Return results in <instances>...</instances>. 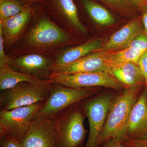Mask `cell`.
Instances as JSON below:
<instances>
[{
  "instance_id": "cell-7",
  "label": "cell",
  "mask_w": 147,
  "mask_h": 147,
  "mask_svg": "<svg viewBox=\"0 0 147 147\" xmlns=\"http://www.w3.org/2000/svg\"><path fill=\"white\" fill-rule=\"evenodd\" d=\"M51 84H59L77 89L102 86L121 89L123 85L108 71L74 74L53 73L49 78Z\"/></svg>"
},
{
  "instance_id": "cell-16",
  "label": "cell",
  "mask_w": 147,
  "mask_h": 147,
  "mask_svg": "<svg viewBox=\"0 0 147 147\" xmlns=\"http://www.w3.org/2000/svg\"><path fill=\"white\" fill-rule=\"evenodd\" d=\"M103 45L104 43L101 40L92 39L77 46L65 48L59 52L54 57V67L72 63L101 50Z\"/></svg>"
},
{
  "instance_id": "cell-26",
  "label": "cell",
  "mask_w": 147,
  "mask_h": 147,
  "mask_svg": "<svg viewBox=\"0 0 147 147\" xmlns=\"http://www.w3.org/2000/svg\"><path fill=\"white\" fill-rule=\"evenodd\" d=\"M137 64L139 66L144 77L146 88L147 90V50L139 58Z\"/></svg>"
},
{
  "instance_id": "cell-19",
  "label": "cell",
  "mask_w": 147,
  "mask_h": 147,
  "mask_svg": "<svg viewBox=\"0 0 147 147\" xmlns=\"http://www.w3.org/2000/svg\"><path fill=\"white\" fill-rule=\"evenodd\" d=\"M80 1L88 15L96 24L107 26L115 23L112 13L102 6L92 0H80Z\"/></svg>"
},
{
  "instance_id": "cell-29",
  "label": "cell",
  "mask_w": 147,
  "mask_h": 147,
  "mask_svg": "<svg viewBox=\"0 0 147 147\" xmlns=\"http://www.w3.org/2000/svg\"><path fill=\"white\" fill-rule=\"evenodd\" d=\"M103 147H127L123 144V142L116 139H111L105 143Z\"/></svg>"
},
{
  "instance_id": "cell-14",
  "label": "cell",
  "mask_w": 147,
  "mask_h": 147,
  "mask_svg": "<svg viewBox=\"0 0 147 147\" xmlns=\"http://www.w3.org/2000/svg\"><path fill=\"white\" fill-rule=\"evenodd\" d=\"M143 32L144 28L142 18H134L113 34L100 50L112 52L127 48L136 37Z\"/></svg>"
},
{
  "instance_id": "cell-23",
  "label": "cell",
  "mask_w": 147,
  "mask_h": 147,
  "mask_svg": "<svg viewBox=\"0 0 147 147\" xmlns=\"http://www.w3.org/2000/svg\"><path fill=\"white\" fill-rule=\"evenodd\" d=\"M135 48L146 51L147 50V34L142 33L136 37L127 46V48Z\"/></svg>"
},
{
  "instance_id": "cell-4",
  "label": "cell",
  "mask_w": 147,
  "mask_h": 147,
  "mask_svg": "<svg viewBox=\"0 0 147 147\" xmlns=\"http://www.w3.org/2000/svg\"><path fill=\"white\" fill-rule=\"evenodd\" d=\"M44 102L18 107L0 112L1 138L9 135L21 143L28 130L32 121Z\"/></svg>"
},
{
  "instance_id": "cell-2",
  "label": "cell",
  "mask_w": 147,
  "mask_h": 147,
  "mask_svg": "<svg viewBox=\"0 0 147 147\" xmlns=\"http://www.w3.org/2000/svg\"><path fill=\"white\" fill-rule=\"evenodd\" d=\"M140 87L127 88L123 92L112 102L98 144L105 143L113 139L123 142L131 110L138 99Z\"/></svg>"
},
{
  "instance_id": "cell-15",
  "label": "cell",
  "mask_w": 147,
  "mask_h": 147,
  "mask_svg": "<svg viewBox=\"0 0 147 147\" xmlns=\"http://www.w3.org/2000/svg\"><path fill=\"white\" fill-rule=\"evenodd\" d=\"M126 137L134 139L147 137V90L145 89L134 104L129 120Z\"/></svg>"
},
{
  "instance_id": "cell-13",
  "label": "cell",
  "mask_w": 147,
  "mask_h": 147,
  "mask_svg": "<svg viewBox=\"0 0 147 147\" xmlns=\"http://www.w3.org/2000/svg\"><path fill=\"white\" fill-rule=\"evenodd\" d=\"M112 67L106 57V52L98 50L75 61L72 63L55 67L53 73L74 74L108 71Z\"/></svg>"
},
{
  "instance_id": "cell-24",
  "label": "cell",
  "mask_w": 147,
  "mask_h": 147,
  "mask_svg": "<svg viewBox=\"0 0 147 147\" xmlns=\"http://www.w3.org/2000/svg\"><path fill=\"white\" fill-rule=\"evenodd\" d=\"M123 144L127 147H147V137L142 139H134L126 137Z\"/></svg>"
},
{
  "instance_id": "cell-25",
  "label": "cell",
  "mask_w": 147,
  "mask_h": 147,
  "mask_svg": "<svg viewBox=\"0 0 147 147\" xmlns=\"http://www.w3.org/2000/svg\"><path fill=\"white\" fill-rule=\"evenodd\" d=\"M10 58L5 53L2 32L0 30V67L8 64Z\"/></svg>"
},
{
  "instance_id": "cell-10",
  "label": "cell",
  "mask_w": 147,
  "mask_h": 147,
  "mask_svg": "<svg viewBox=\"0 0 147 147\" xmlns=\"http://www.w3.org/2000/svg\"><path fill=\"white\" fill-rule=\"evenodd\" d=\"M84 118L78 110L69 111L58 117L57 147H79L83 143L86 131Z\"/></svg>"
},
{
  "instance_id": "cell-30",
  "label": "cell",
  "mask_w": 147,
  "mask_h": 147,
  "mask_svg": "<svg viewBox=\"0 0 147 147\" xmlns=\"http://www.w3.org/2000/svg\"><path fill=\"white\" fill-rule=\"evenodd\" d=\"M142 12V23L144 28V32L147 34V5H145L141 11Z\"/></svg>"
},
{
  "instance_id": "cell-18",
  "label": "cell",
  "mask_w": 147,
  "mask_h": 147,
  "mask_svg": "<svg viewBox=\"0 0 147 147\" xmlns=\"http://www.w3.org/2000/svg\"><path fill=\"white\" fill-rule=\"evenodd\" d=\"M46 81L40 80L34 76L14 70L8 64L0 67V90L1 92L11 88L21 82H29L37 84L42 83Z\"/></svg>"
},
{
  "instance_id": "cell-20",
  "label": "cell",
  "mask_w": 147,
  "mask_h": 147,
  "mask_svg": "<svg viewBox=\"0 0 147 147\" xmlns=\"http://www.w3.org/2000/svg\"><path fill=\"white\" fill-rule=\"evenodd\" d=\"M146 51L135 48H125L112 52H106V57L112 69L115 67L132 62L137 64L138 60Z\"/></svg>"
},
{
  "instance_id": "cell-17",
  "label": "cell",
  "mask_w": 147,
  "mask_h": 147,
  "mask_svg": "<svg viewBox=\"0 0 147 147\" xmlns=\"http://www.w3.org/2000/svg\"><path fill=\"white\" fill-rule=\"evenodd\" d=\"M110 73L127 88L146 86L144 75L137 64L129 62L117 66Z\"/></svg>"
},
{
  "instance_id": "cell-22",
  "label": "cell",
  "mask_w": 147,
  "mask_h": 147,
  "mask_svg": "<svg viewBox=\"0 0 147 147\" xmlns=\"http://www.w3.org/2000/svg\"><path fill=\"white\" fill-rule=\"evenodd\" d=\"M112 9L121 14L125 16H133L134 9L124 0H98Z\"/></svg>"
},
{
  "instance_id": "cell-5",
  "label": "cell",
  "mask_w": 147,
  "mask_h": 147,
  "mask_svg": "<svg viewBox=\"0 0 147 147\" xmlns=\"http://www.w3.org/2000/svg\"><path fill=\"white\" fill-rule=\"evenodd\" d=\"M42 5L51 19L71 35L83 37L88 34V30L80 20L73 0H45Z\"/></svg>"
},
{
  "instance_id": "cell-3",
  "label": "cell",
  "mask_w": 147,
  "mask_h": 147,
  "mask_svg": "<svg viewBox=\"0 0 147 147\" xmlns=\"http://www.w3.org/2000/svg\"><path fill=\"white\" fill-rule=\"evenodd\" d=\"M53 84L50 80L41 83L21 82L11 88L2 92L0 97L1 110H9L32 105L47 100Z\"/></svg>"
},
{
  "instance_id": "cell-6",
  "label": "cell",
  "mask_w": 147,
  "mask_h": 147,
  "mask_svg": "<svg viewBox=\"0 0 147 147\" xmlns=\"http://www.w3.org/2000/svg\"><path fill=\"white\" fill-rule=\"evenodd\" d=\"M95 92L92 88L77 89L59 84H53L49 96L36 117L57 116L58 113L90 97Z\"/></svg>"
},
{
  "instance_id": "cell-21",
  "label": "cell",
  "mask_w": 147,
  "mask_h": 147,
  "mask_svg": "<svg viewBox=\"0 0 147 147\" xmlns=\"http://www.w3.org/2000/svg\"><path fill=\"white\" fill-rule=\"evenodd\" d=\"M28 5L20 0H0V21L18 14Z\"/></svg>"
},
{
  "instance_id": "cell-8",
  "label": "cell",
  "mask_w": 147,
  "mask_h": 147,
  "mask_svg": "<svg viewBox=\"0 0 147 147\" xmlns=\"http://www.w3.org/2000/svg\"><path fill=\"white\" fill-rule=\"evenodd\" d=\"M58 136L57 116H37L32 121L21 144L23 147H57Z\"/></svg>"
},
{
  "instance_id": "cell-28",
  "label": "cell",
  "mask_w": 147,
  "mask_h": 147,
  "mask_svg": "<svg viewBox=\"0 0 147 147\" xmlns=\"http://www.w3.org/2000/svg\"><path fill=\"white\" fill-rule=\"evenodd\" d=\"M135 9L141 11L144 6L147 5V0H124Z\"/></svg>"
},
{
  "instance_id": "cell-1",
  "label": "cell",
  "mask_w": 147,
  "mask_h": 147,
  "mask_svg": "<svg viewBox=\"0 0 147 147\" xmlns=\"http://www.w3.org/2000/svg\"><path fill=\"white\" fill-rule=\"evenodd\" d=\"M79 41L58 26L40 5L35 7L31 21L24 35L6 53L10 57L37 54L54 58L61 50Z\"/></svg>"
},
{
  "instance_id": "cell-12",
  "label": "cell",
  "mask_w": 147,
  "mask_h": 147,
  "mask_svg": "<svg viewBox=\"0 0 147 147\" xmlns=\"http://www.w3.org/2000/svg\"><path fill=\"white\" fill-rule=\"evenodd\" d=\"M34 9L33 6L28 5L18 14L0 21V30L2 32L5 53L26 32Z\"/></svg>"
},
{
  "instance_id": "cell-11",
  "label": "cell",
  "mask_w": 147,
  "mask_h": 147,
  "mask_svg": "<svg viewBox=\"0 0 147 147\" xmlns=\"http://www.w3.org/2000/svg\"><path fill=\"white\" fill-rule=\"evenodd\" d=\"M54 58L37 54H29L10 57L8 65L16 71L34 76L40 80H49L53 73Z\"/></svg>"
},
{
  "instance_id": "cell-31",
  "label": "cell",
  "mask_w": 147,
  "mask_h": 147,
  "mask_svg": "<svg viewBox=\"0 0 147 147\" xmlns=\"http://www.w3.org/2000/svg\"><path fill=\"white\" fill-rule=\"evenodd\" d=\"M20 1L27 5L32 6L36 4L43 5L45 2V0H20Z\"/></svg>"
},
{
  "instance_id": "cell-9",
  "label": "cell",
  "mask_w": 147,
  "mask_h": 147,
  "mask_svg": "<svg viewBox=\"0 0 147 147\" xmlns=\"http://www.w3.org/2000/svg\"><path fill=\"white\" fill-rule=\"evenodd\" d=\"M112 102V96L106 94L87 100L83 104V109L89 124V133L84 147H98V139Z\"/></svg>"
},
{
  "instance_id": "cell-27",
  "label": "cell",
  "mask_w": 147,
  "mask_h": 147,
  "mask_svg": "<svg viewBox=\"0 0 147 147\" xmlns=\"http://www.w3.org/2000/svg\"><path fill=\"white\" fill-rule=\"evenodd\" d=\"M1 139V147H23L20 142L9 135Z\"/></svg>"
}]
</instances>
